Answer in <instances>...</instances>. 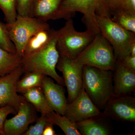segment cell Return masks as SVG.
<instances>
[{
    "label": "cell",
    "instance_id": "obj_7",
    "mask_svg": "<svg viewBox=\"0 0 135 135\" xmlns=\"http://www.w3.org/2000/svg\"><path fill=\"white\" fill-rule=\"evenodd\" d=\"M56 68L62 73L67 88L68 100L69 103H71L77 97L83 88V65L74 59L60 55Z\"/></svg>",
    "mask_w": 135,
    "mask_h": 135
},
{
    "label": "cell",
    "instance_id": "obj_9",
    "mask_svg": "<svg viewBox=\"0 0 135 135\" xmlns=\"http://www.w3.org/2000/svg\"><path fill=\"white\" fill-rule=\"evenodd\" d=\"M64 115L75 123L90 118L104 116L83 87L75 99L68 103Z\"/></svg>",
    "mask_w": 135,
    "mask_h": 135
},
{
    "label": "cell",
    "instance_id": "obj_22",
    "mask_svg": "<svg viewBox=\"0 0 135 135\" xmlns=\"http://www.w3.org/2000/svg\"><path fill=\"white\" fill-rule=\"evenodd\" d=\"M110 16L117 24L135 33V13L128 11L119 10L112 12Z\"/></svg>",
    "mask_w": 135,
    "mask_h": 135
},
{
    "label": "cell",
    "instance_id": "obj_21",
    "mask_svg": "<svg viewBox=\"0 0 135 135\" xmlns=\"http://www.w3.org/2000/svg\"><path fill=\"white\" fill-rule=\"evenodd\" d=\"M26 74L17 83L16 89L18 93L23 94L36 87H42L44 78L46 75L38 72L25 73Z\"/></svg>",
    "mask_w": 135,
    "mask_h": 135
},
{
    "label": "cell",
    "instance_id": "obj_12",
    "mask_svg": "<svg viewBox=\"0 0 135 135\" xmlns=\"http://www.w3.org/2000/svg\"><path fill=\"white\" fill-rule=\"evenodd\" d=\"M23 73L21 65L7 75L0 77V106L11 105L17 111L25 98L18 94L16 86Z\"/></svg>",
    "mask_w": 135,
    "mask_h": 135
},
{
    "label": "cell",
    "instance_id": "obj_31",
    "mask_svg": "<svg viewBox=\"0 0 135 135\" xmlns=\"http://www.w3.org/2000/svg\"><path fill=\"white\" fill-rule=\"evenodd\" d=\"M130 55L135 56V43L133 44L131 48Z\"/></svg>",
    "mask_w": 135,
    "mask_h": 135
},
{
    "label": "cell",
    "instance_id": "obj_29",
    "mask_svg": "<svg viewBox=\"0 0 135 135\" xmlns=\"http://www.w3.org/2000/svg\"><path fill=\"white\" fill-rule=\"evenodd\" d=\"M119 61L125 67L135 71V56L129 55L126 57L121 61Z\"/></svg>",
    "mask_w": 135,
    "mask_h": 135
},
{
    "label": "cell",
    "instance_id": "obj_6",
    "mask_svg": "<svg viewBox=\"0 0 135 135\" xmlns=\"http://www.w3.org/2000/svg\"><path fill=\"white\" fill-rule=\"evenodd\" d=\"M6 25L9 38L14 44L17 53L22 57L29 39L40 30L50 27L47 22L36 18L18 15L13 23Z\"/></svg>",
    "mask_w": 135,
    "mask_h": 135
},
{
    "label": "cell",
    "instance_id": "obj_27",
    "mask_svg": "<svg viewBox=\"0 0 135 135\" xmlns=\"http://www.w3.org/2000/svg\"><path fill=\"white\" fill-rule=\"evenodd\" d=\"M18 15L20 16L32 17L33 0H16Z\"/></svg>",
    "mask_w": 135,
    "mask_h": 135
},
{
    "label": "cell",
    "instance_id": "obj_16",
    "mask_svg": "<svg viewBox=\"0 0 135 135\" xmlns=\"http://www.w3.org/2000/svg\"><path fill=\"white\" fill-rule=\"evenodd\" d=\"M56 31L50 27L41 29L34 34L27 42L22 57L29 55L46 47L55 36Z\"/></svg>",
    "mask_w": 135,
    "mask_h": 135
},
{
    "label": "cell",
    "instance_id": "obj_15",
    "mask_svg": "<svg viewBox=\"0 0 135 135\" xmlns=\"http://www.w3.org/2000/svg\"><path fill=\"white\" fill-rule=\"evenodd\" d=\"M114 77V97L126 95L135 92V71L127 68L116 60Z\"/></svg>",
    "mask_w": 135,
    "mask_h": 135
},
{
    "label": "cell",
    "instance_id": "obj_1",
    "mask_svg": "<svg viewBox=\"0 0 135 135\" xmlns=\"http://www.w3.org/2000/svg\"><path fill=\"white\" fill-rule=\"evenodd\" d=\"M82 79L84 90L98 109L104 108L114 97L112 71L83 65Z\"/></svg>",
    "mask_w": 135,
    "mask_h": 135
},
{
    "label": "cell",
    "instance_id": "obj_5",
    "mask_svg": "<svg viewBox=\"0 0 135 135\" xmlns=\"http://www.w3.org/2000/svg\"><path fill=\"white\" fill-rule=\"evenodd\" d=\"M95 34L86 29L79 32L75 29L72 18L57 31L56 46L59 55L75 59L93 40Z\"/></svg>",
    "mask_w": 135,
    "mask_h": 135
},
{
    "label": "cell",
    "instance_id": "obj_2",
    "mask_svg": "<svg viewBox=\"0 0 135 135\" xmlns=\"http://www.w3.org/2000/svg\"><path fill=\"white\" fill-rule=\"evenodd\" d=\"M96 20L100 32L113 48L116 60L121 61L130 55L131 46L135 43V33L113 22L107 11L97 13Z\"/></svg>",
    "mask_w": 135,
    "mask_h": 135
},
{
    "label": "cell",
    "instance_id": "obj_10",
    "mask_svg": "<svg viewBox=\"0 0 135 135\" xmlns=\"http://www.w3.org/2000/svg\"><path fill=\"white\" fill-rule=\"evenodd\" d=\"M35 109L32 105L25 99L22 101L16 116L5 120L3 128L5 135H23L29 125L38 119Z\"/></svg>",
    "mask_w": 135,
    "mask_h": 135
},
{
    "label": "cell",
    "instance_id": "obj_19",
    "mask_svg": "<svg viewBox=\"0 0 135 135\" xmlns=\"http://www.w3.org/2000/svg\"><path fill=\"white\" fill-rule=\"evenodd\" d=\"M22 57L0 47V77L5 76L22 65Z\"/></svg>",
    "mask_w": 135,
    "mask_h": 135
},
{
    "label": "cell",
    "instance_id": "obj_14",
    "mask_svg": "<svg viewBox=\"0 0 135 135\" xmlns=\"http://www.w3.org/2000/svg\"><path fill=\"white\" fill-rule=\"evenodd\" d=\"M41 88L52 110L57 113L64 115L68 103L62 86L55 83L50 77L46 75L44 78Z\"/></svg>",
    "mask_w": 135,
    "mask_h": 135
},
{
    "label": "cell",
    "instance_id": "obj_20",
    "mask_svg": "<svg viewBox=\"0 0 135 135\" xmlns=\"http://www.w3.org/2000/svg\"><path fill=\"white\" fill-rule=\"evenodd\" d=\"M49 122L53 126H58L66 135H81L77 128L76 123L66 116L52 111L46 115Z\"/></svg>",
    "mask_w": 135,
    "mask_h": 135
},
{
    "label": "cell",
    "instance_id": "obj_25",
    "mask_svg": "<svg viewBox=\"0 0 135 135\" xmlns=\"http://www.w3.org/2000/svg\"><path fill=\"white\" fill-rule=\"evenodd\" d=\"M0 47L11 52L16 53L14 44L9 38L6 24L0 21Z\"/></svg>",
    "mask_w": 135,
    "mask_h": 135
},
{
    "label": "cell",
    "instance_id": "obj_24",
    "mask_svg": "<svg viewBox=\"0 0 135 135\" xmlns=\"http://www.w3.org/2000/svg\"><path fill=\"white\" fill-rule=\"evenodd\" d=\"M0 9L7 23H12L16 20L18 16L16 0H0Z\"/></svg>",
    "mask_w": 135,
    "mask_h": 135
},
{
    "label": "cell",
    "instance_id": "obj_3",
    "mask_svg": "<svg viewBox=\"0 0 135 135\" xmlns=\"http://www.w3.org/2000/svg\"><path fill=\"white\" fill-rule=\"evenodd\" d=\"M56 33L49 43L44 48L26 56L22 57V66L24 73L36 71L51 77L60 86H65L62 77L56 68L59 53L56 46Z\"/></svg>",
    "mask_w": 135,
    "mask_h": 135
},
{
    "label": "cell",
    "instance_id": "obj_30",
    "mask_svg": "<svg viewBox=\"0 0 135 135\" xmlns=\"http://www.w3.org/2000/svg\"><path fill=\"white\" fill-rule=\"evenodd\" d=\"M53 125L49 123L45 127L43 131L42 135H56L55 131L54 130Z\"/></svg>",
    "mask_w": 135,
    "mask_h": 135
},
{
    "label": "cell",
    "instance_id": "obj_13",
    "mask_svg": "<svg viewBox=\"0 0 135 135\" xmlns=\"http://www.w3.org/2000/svg\"><path fill=\"white\" fill-rule=\"evenodd\" d=\"M103 113L104 117H110L127 122H135V98L128 95L114 97L108 101Z\"/></svg>",
    "mask_w": 135,
    "mask_h": 135
},
{
    "label": "cell",
    "instance_id": "obj_11",
    "mask_svg": "<svg viewBox=\"0 0 135 135\" xmlns=\"http://www.w3.org/2000/svg\"><path fill=\"white\" fill-rule=\"evenodd\" d=\"M65 0H33L32 16L47 22L50 20L72 18L74 16L68 12Z\"/></svg>",
    "mask_w": 135,
    "mask_h": 135
},
{
    "label": "cell",
    "instance_id": "obj_4",
    "mask_svg": "<svg viewBox=\"0 0 135 135\" xmlns=\"http://www.w3.org/2000/svg\"><path fill=\"white\" fill-rule=\"evenodd\" d=\"M83 65L114 71L116 60L113 48L101 33L97 34L91 42L75 59Z\"/></svg>",
    "mask_w": 135,
    "mask_h": 135
},
{
    "label": "cell",
    "instance_id": "obj_28",
    "mask_svg": "<svg viewBox=\"0 0 135 135\" xmlns=\"http://www.w3.org/2000/svg\"><path fill=\"white\" fill-rule=\"evenodd\" d=\"M17 113L16 110L11 105L0 106V135H5L4 124L8 115L11 114H16Z\"/></svg>",
    "mask_w": 135,
    "mask_h": 135
},
{
    "label": "cell",
    "instance_id": "obj_18",
    "mask_svg": "<svg viewBox=\"0 0 135 135\" xmlns=\"http://www.w3.org/2000/svg\"><path fill=\"white\" fill-rule=\"evenodd\" d=\"M94 117L76 123L81 135H108L110 134L109 128L99 120Z\"/></svg>",
    "mask_w": 135,
    "mask_h": 135
},
{
    "label": "cell",
    "instance_id": "obj_17",
    "mask_svg": "<svg viewBox=\"0 0 135 135\" xmlns=\"http://www.w3.org/2000/svg\"><path fill=\"white\" fill-rule=\"evenodd\" d=\"M22 95L41 115H46L53 111L48 103L41 87L33 88Z\"/></svg>",
    "mask_w": 135,
    "mask_h": 135
},
{
    "label": "cell",
    "instance_id": "obj_8",
    "mask_svg": "<svg viewBox=\"0 0 135 135\" xmlns=\"http://www.w3.org/2000/svg\"><path fill=\"white\" fill-rule=\"evenodd\" d=\"M65 7L68 12L75 16V12L83 15V23L86 29L95 34L100 33L97 24V13L107 10L104 0H65Z\"/></svg>",
    "mask_w": 135,
    "mask_h": 135
},
{
    "label": "cell",
    "instance_id": "obj_23",
    "mask_svg": "<svg viewBox=\"0 0 135 135\" xmlns=\"http://www.w3.org/2000/svg\"><path fill=\"white\" fill-rule=\"evenodd\" d=\"M109 15L114 11L126 10L135 13V0H104Z\"/></svg>",
    "mask_w": 135,
    "mask_h": 135
},
{
    "label": "cell",
    "instance_id": "obj_26",
    "mask_svg": "<svg viewBox=\"0 0 135 135\" xmlns=\"http://www.w3.org/2000/svg\"><path fill=\"white\" fill-rule=\"evenodd\" d=\"M35 122V125L28 128L23 135H42L45 127L49 123L46 115H41L40 118H38Z\"/></svg>",
    "mask_w": 135,
    "mask_h": 135
}]
</instances>
